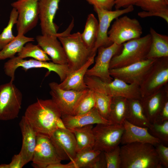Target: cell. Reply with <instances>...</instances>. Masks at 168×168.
<instances>
[{
	"instance_id": "7",
	"label": "cell",
	"mask_w": 168,
	"mask_h": 168,
	"mask_svg": "<svg viewBox=\"0 0 168 168\" xmlns=\"http://www.w3.org/2000/svg\"><path fill=\"white\" fill-rule=\"evenodd\" d=\"M168 82V57L156 59L139 85L141 97L160 90Z\"/></svg>"
},
{
	"instance_id": "40",
	"label": "cell",
	"mask_w": 168,
	"mask_h": 168,
	"mask_svg": "<svg viewBox=\"0 0 168 168\" xmlns=\"http://www.w3.org/2000/svg\"><path fill=\"white\" fill-rule=\"evenodd\" d=\"M94 7L101 9L112 10L114 5L115 0H86Z\"/></svg>"
},
{
	"instance_id": "10",
	"label": "cell",
	"mask_w": 168,
	"mask_h": 168,
	"mask_svg": "<svg viewBox=\"0 0 168 168\" xmlns=\"http://www.w3.org/2000/svg\"><path fill=\"white\" fill-rule=\"evenodd\" d=\"M124 130L123 125L96 124L93 128L94 137L93 149L101 152L113 150L120 143Z\"/></svg>"
},
{
	"instance_id": "30",
	"label": "cell",
	"mask_w": 168,
	"mask_h": 168,
	"mask_svg": "<svg viewBox=\"0 0 168 168\" xmlns=\"http://www.w3.org/2000/svg\"><path fill=\"white\" fill-rule=\"evenodd\" d=\"M98 30V20L93 14H89L87 18L84 30L83 32L81 33V35L84 43L93 51L97 39Z\"/></svg>"
},
{
	"instance_id": "17",
	"label": "cell",
	"mask_w": 168,
	"mask_h": 168,
	"mask_svg": "<svg viewBox=\"0 0 168 168\" xmlns=\"http://www.w3.org/2000/svg\"><path fill=\"white\" fill-rule=\"evenodd\" d=\"M50 137L63 160H72L77 153V143L73 134L68 128H58Z\"/></svg>"
},
{
	"instance_id": "32",
	"label": "cell",
	"mask_w": 168,
	"mask_h": 168,
	"mask_svg": "<svg viewBox=\"0 0 168 168\" xmlns=\"http://www.w3.org/2000/svg\"><path fill=\"white\" fill-rule=\"evenodd\" d=\"M17 56L22 59L31 57L42 61H48L51 60L48 55L38 44L35 45L29 42L26 43L17 53Z\"/></svg>"
},
{
	"instance_id": "16",
	"label": "cell",
	"mask_w": 168,
	"mask_h": 168,
	"mask_svg": "<svg viewBox=\"0 0 168 168\" xmlns=\"http://www.w3.org/2000/svg\"><path fill=\"white\" fill-rule=\"evenodd\" d=\"M156 59H146L125 67L110 69L113 78L120 79L129 84L139 85L145 75Z\"/></svg>"
},
{
	"instance_id": "41",
	"label": "cell",
	"mask_w": 168,
	"mask_h": 168,
	"mask_svg": "<svg viewBox=\"0 0 168 168\" xmlns=\"http://www.w3.org/2000/svg\"><path fill=\"white\" fill-rule=\"evenodd\" d=\"M138 15L141 18L156 16L160 17L164 19L168 23V11L166 12H147L143 11L139 12Z\"/></svg>"
},
{
	"instance_id": "38",
	"label": "cell",
	"mask_w": 168,
	"mask_h": 168,
	"mask_svg": "<svg viewBox=\"0 0 168 168\" xmlns=\"http://www.w3.org/2000/svg\"><path fill=\"white\" fill-rule=\"evenodd\" d=\"M120 151L119 145L111 151L104 152L107 168H120Z\"/></svg>"
},
{
	"instance_id": "14",
	"label": "cell",
	"mask_w": 168,
	"mask_h": 168,
	"mask_svg": "<svg viewBox=\"0 0 168 168\" xmlns=\"http://www.w3.org/2000/svg\"><path fill=\"white\" fill-rule=\"evenodd\" d=\"M122 47V44L113 43L108 46L99 47L95 64L87 70L85 75L96 77L105 82L111 81L113 78L109 72L110 61L112 57L120 52Z\"/></svg>"
},
{
	"instance_id": "34",
	"label": "cell",
	"mask_w": 168,
	"mask_h": 168,
	"mask_svg": "<svg viewBox=\"0 0 168 168\" xmlns=\"http://www.w3.org/2000/svg\"><path fill=\"white\" fill-rule=\"evenodd\" d=\"M94 91L95 107L103 118L108 120L112 97L101 93Z\"/></svg>"
},
{
	"instance_id": "42",
	"label": "cell",
	"mask_w": 168,
	"mask_h": 168,
	"mask_svg": "<svg viewBox=\"0 0 168 168\" xmlns=\"http://www.w3.org/2000/svg\"><path fill=\"white\" fill-rule=\"evenodd\" d=\"M168 120V98L164 102L156 122Z\"/></svg>"
},
{
	"instance_id": "18",
	"label": "cell",
	"mask_w": 168,
	"mask_h": 168,
	"mask_svg": "<svg viewBox=\"0 0 168 168\" xmlns=\"http://www.w3.org/2000/svg\"><path fill=\"white\" fill-rule=\"evenodd\" d=\"M60 0H39V18L42 35H55L58 28L54 22Z\"/></svg>"
},
{
	"instance_id": "6",
	"label": "cell",
	"mask_w": 168,
	"mask_h": 168,
	"mask_svg": "<svg viewBox=\"0 0 168 168\" xmlns=\"http://www.w3.org/2000/svg\"><path fill=\"white\" fill-rule=\"evenodd\" d=\"M19 67H21L25 71L32 68H44L49 72H55L60 78L61 82L63 81L70 73L68 65L60 64L53 62L42 61L31 59L26 60L21 58L17 56L9 59L4 65L5 74L11 78V81L15 79V73Z\"/></svg>"
},
{
	"instance_id": "3",
	"label": "cell",
	"mask_w": 168,
	"mask_h": 168,
	"mask_svg": "<svg viewBox=\"0 0 168 168\" xmlns=\"http://www.w3.org/2000/svg\"><path fill=\"white\" fill-rule=\"evenodd\" d=\"M73 26V19L65 30L56 34L64 49L70 72L80 68L96 54L84 43L80 32L71 34Z\"/></svg>"
},
{
	"instance_id": "21",
	"label": "cell",
	"mask_w": 168,
	"mask_h": 168,
	"mask_svg": "<svg viewBox=\"0 0 168 168\" xmlns=\"http://www.w3.org/2000/svg\"><path fill=\"white\" fill-rule=\"evenodd\" d=\"M168 98V84L157 91L141 98L144 113L151 124L156 121L163 103Z\"/></svg>"
},
{
	"instance_id": "9",
	"label": "cell",
	"mask_w": 168,
	"mask_h": 168,
	"mask_svg": "<svg viewBox=\"0 0 168 168\" xmlns=\"http://www.w3.org/2000/svg\"><path fill=\"white\" fill-rule=\"evenodd\" d=\"M142 34V27L139 21L126 15L116 18L108 32L110 41L118 45L139 38Z\"/></svg>"
},
{
	"instance_id": "29",
	"label": "cell",
	"mask_w": 168,
	"mask_h": 168,
	"mask_svg": "<svg viewBox=\"0 0 168 168\" xmlns=\"http://www.w3.org/2000/svg\"><path fill=\"white\" fill-rule=\"evenodd\" d=\"M34 38L24 35H17L15 38L0 50V60L11 58L20 51L27 43L34 41Z\"/></svg>"
},
{
	"instance_id": "39",
	"label": "cell",
	"mask_w": 168,
	"mask_h": 168,
	"mask_svg": "<svg viewBox=\"0 0 168 168\" xmlns=\"http://www.w3.org/2000/svg\"><path fill=\"white\" fill-rule=\"evenodd\" d=\"M156 151L160 164L165 168L168 167V147L160 142L155 146Z\"/></svg>"
},
{
	"instance_id": "22",
	"label": "cell",
	"mask_w": 168,
	"mask_h": 168,
	"mask_svg": "<svg viewBox=\"0 0 168 168\" xmlns=\"http://www.w3.org/2000/svg\"><path fill=\"white\" fill-rule=\"evenodd\" d=\"M19 125L22 138L19 153L26 165L32 160L36 145L37 134L24 116H22Z\"/></svg>"
},
{
	"instance_id": "4",
	"label": "cell",
	"mask_w": 168,
	"mask_h": 168,
	"mask_svg": "<svg viewBox=\"0 0 168 168\" xmlns=\"http://www.w3.org/2000/svg\"><path fill=\"white\" fill-rule=\"evenodd\" d=\"M84 81L88 88L112 97H121L140 100L139 85L128 84L116 78L109 82H104L98 77L85 75Z\"/></svg>"
},
{
	"instance_id": "33",
	"label": "cell",
	"mask_w": 168,
	"mask_h": 168,
	"mask_svg": "<svg viewBox=\"0 0 168 168\" xmlns=\"http://www.w3.org/2000/svg\"><path fill=\"white\" fill-rule=\"evenodd\" d=\"M18 13L16 10L13 8L11 10L9 20L7 26L0 33V50L15 37L12 33V29L17 23Z\"/></svg>"
},
{
	"instance_id": "43",
	"label": "cell",
	"mask_w": 168,
	"mask_h": 168,
	"mask_svg": "<svg viewBox=\"0 0 168 168\" xmlns=\"http://www.w3.org/2000/svg\"><path fill=\"white\" fill-rule=\"evenodd\" d=\"M25 165L20 153L15 155L9 164V168H21Z\"/></svg>"
},
{
	"instance_id": "27",
	"label": "cell",
	"mask_w": 168,
	"mask_h": 168,
	"mask_svg": "<svg viewBox=\"0 0 168 168\" xmlns=\"http://www.w3.org/2000/svg\"><path fill=\"white\" fill-rule=\"evenodd\" d=\"M128 110V99L121 97H112L108 120L112 124L123 125L127 118Z\"/></svg>"
},
{
	"instance_id": "11",
	"label": "cell",
	"mask_w": 168,
	"mask_h": 168,
	"mask_svg": "<svg viewBox=\"0 0 168 168\" xmlns=\"http://www.w3.org/2000/svg\"><path fill=\"white\" fill-rule=\"evenodd\" d=\"M39 0H18L11 4L17 12V35H25L37 25Z\"/></svg>"
},
{
	"instance_id": "31",
	"label": "cell",
	"mask_w": 168,
	"mask_h": 168,
	"mask_svg": "<svg viewBox=\"0 0 168 168\" xmlns=\"http://www.w3.org/2000/svg\"><path fill=\"white\" fill-rule=\"evenodd\" d=\"M101 151L93 149L85 150L77 152L72 161L75 168H93Z\"/></svg>"
},
{
	"instance_id": "8",
	"label": "cell",
	"mask_w": 168,
	"mask_h": 168,
	"mask_svg": "<svg viewBox=\"0 0 168 168\" xmlns=\"http://www.w3.org/2000/svg\"><path fill=\"white\" fill-rule=\"evenodd\" d=\"M13 82L0 85V120L17 118L21 109L22 94Z\"/></svg>"
},
{
	"instance_id": "5",
	"label": "cell",
	"mask_w": 168,
	"mask_h": 168,
	"mask_svg": "<svg viewBox=\"0 0 168 168\" xmlns=\"http://www.w3.org/2000/svg\"><path fill=\"white\" fill-rule=\"evenodd\" d=\"M151 40L149 34L123 43L120 52L112 58L110 69L125 67L146 59Z\"/></svg>"
},
{
	"instance_id": "1",
	"label": "cell",
	"mask_w": 168,
	"mask_h": 168,
	"mask_svg": "<svg viewBox=\"0 0 168 168\" xmlns=\"http://www.w3.org/2000/svg\"><path fill=\"white\" fill-rule=\"evenodd\" d=\"M24 116L37 134L50 137L58 128L62 114L52 99H38L27 107Z\"/></svg>"
},
{
	"instance_id": "28",
	"label": "cell",
	"mask_w": 168,
	"mask_h": 168,
	"mask_svg": "<svg viewBox=\"0 0 168 168\" xmlns=\"http://www.w3.org/2000/svg\"><path fill=\"white\" fill-rule=\"evenodd\" d=\"M93 128V125H89L69 129L75 138L77 153L85 150L93 148L94 137Z\"/></svg>"
},
{
	"instance_id": "2",
	"label": "cell",
	"mask_w": 168,
	"mask_h": 168,
	"mask_svg": "<svg viewBox=\"0 0 168 168\" xmlns=\"http://www.w3.org/2000/svg\"><path fill=\"white\" fill-rule=\"evenodd\" d=\"M120 168H161L154 146L133 142L120 147Z\"/></svg>"
},
{
	"instance_id": "44",
	"label": "cell",
	"mask_w": 168,
	"mask_h": 168,
	"mask_svg": "<svg viewBox=\"0 0 168 168\" xmlns=\"http://www.w3.org/2000/svg\"><path fill=\"white\" fill-rule=\"evenodd\" d=\"M138 0H115L114 7L115 9L122 7L126 8L131 5H135Z\"/></svg>"
},
{
	"instance_id": "37",
	"label": "cell",
	"mask_w": 168,
	"mask_h": 168,
	"mask_svg": "<svg viewBox=\"0 0 168 168\" xmlns=\"http://www.w3.org/2000/svg\"><path fill=\"white\" fill-rule=\"evenodd\" d=\"M135 5L145 11H168V2L166 0H138Z\"/></svg>"
},
{
	"instance_id": "47",
	"label": "cell",
	"mask_w": 168,
	"mask_h": 168,
	"mask_svg": "<svg viewBox=\"0 0 168 168\" xmlns=\"http://www.w3.org/2000/svg\"><path fill=\"white\" fill-rule=\"evenodd\" d=\"M167 2H168V0H166Z\"/></svg>"
},
{
	"instance_id": "35",
	"label": "cell",
	"mask_w": 168,
	"mask_h": 168,
	"mask_svg": "<svg viewBox=\"0 0 168 168\" xmlns=\"http://www.w3.org/2000/svg\"><path fill=\"white\" fill-rule=\"evenodd\" d=\"M94 91L88 89L76 107L73 115H79L86 113L95 107Z\"/></svg>"
},
{
	"instance_id": "20",
	"label": "cell",
	"mask_w": 168,
	"mask_h": 168,
	"mask_svg": "<svg viewBox=\"0 0 168 168\" xmlns=\"http://www.w3.org/2000/svg\"><path fill=\"white\" fill-rule=\"evenodd\" d=\"M123 125L124 130L120 142L122 145L138 142L148 143L155 146L161 142L150 133L148 128L133 125L126 119Z\"/></svg>"
},
{
	"instance_id": "45",
	"label": "cell",
	"mask_w": 168,
	"mask_h": 168,
	"mask_svg": "<svg viewBox=\"0 0 168 168\" xmlns=\"http://www.w3.org/2000/svg\"><path fill=\"white\" fill-rule=\"evenodd\" d=\"M47 168H75L73 162L70 161L65 164H61V162L53 164L48 166Z\"/></svg>"
},
{
	"instance_id": "19",
	"label": "cell",
	"mask_w": 168,
	"mask_h": 168,
	"mask_svg": "<svg viewBox=\"0 0 168 168\" xmlns=\"http://www.w3.org/2000/svg\"><path fill=\"white\" fill-rule=\"evenodd\" d=\"M35 39L37 44L49 56L52 62L68 65L64 49L56 34L38 35Z\"/></svg>"
},
{
	"instance_id": "12",
	"label": "cell",
	"mask_w": 168,
	"mask_h": 168,
	"mask_svg": "<svg viewBox=\"0 0 168 168\" xmlns=\"http://www.w3.org/2000/svg\"><path fill=\"white\" fill-rule=\"evenodd\" d=\"M63 161L49 136L37 134L36 143L32 161L36 168H47L49 165Z\"/></svg>"
},
{
	"instance_id": "26",
	"label": "cell",
	"mask_w": 168,
	"mask_h": 168,
	"mask_svg": "<svg viewBox=\"0 0 168 168\" xmlns=\"http://www.w3.org/2000/svg\"><path fill=\"white\" fill-rule=\"evenodd\" d=\"M128 110L126 120L140 127L149 128L151 123L144 113L140 100L128 99Z\"/></svg>"
},
{
	"instance_id": "24",
	"label": "cell",
	"mask_w": 168,
	"mask_h": 168,
	"mask_svg": "<svg viewBox=\"0 0 168 168\" xmlns=\"http://www.w3.org/2000/svg\"><path fill=\"white\" fill-rule=\"evenodd\" d=\"M96 55L92 56L80 68L70 72L63 81L58 84L59 87L64 90L78 91L88 89L85 83L84 78L89 67L94 63Z\"/></svg>"
},
{
	"instance_id": "46",
	"label": "cell",
	"mask_w": 168,
	"mask_h": 168,
	"mask_svg": "<svg viewBox=\"0 0 168 168\" xmlns=\"http://www.w3.org/2000/svg\"><path fill=\"white\" fill-rule=\"evenodd\" d=\"M0 168H9V164H0Z\"/></svg>"
},
{
	"instance_id": "15",
	"label": "cell",
	"mask_w": 168,
	"mask_h": 168,
	"mask_svg": "<svg viewBox=\"0 0 168 168\" xmlns=\"http://www.w3.org/2000/svg\"><path fill=\"white\" fill-rule=\"evenodd\" d=\"M134 9L133 5H131L122 9L107 10L94 7L98 19V30L97 39L93 49L96 53L98 49L102 46L107 47L111 44L108 35V30L112 21L116 18L126 13L132 12Z\"/></svg>"
},
{
	"instance_id": "13",
	"label": "cell",
	"mask_w": 168,
	"mask_h": 168,
	"mask_svg": "<svg viewBox=\"0 0 168 168\" xmlns=\"http://www.w3.org/2000/svg\"><path fill=\"white\" fill-rule=\"evenodd\" d=\"M49 85L51 99L60 110L62 116L73 115L76 107L88 89L78 91L61 89L58 84L54 82Z\"/></svg>"
},
{
	"instance_id": "25",
	"label": "cell",
	"mask_w": 168,
	"mask_h": 168,
	"mask_svg": "<svg viewBox=\"0 0 168 168\" xmlns=\"http://www.w3.org/2000/svg\"><path fill=\"white\" fill-rule=\"evenodd\" d=\"M151 43L146 59H156L168 57V36L158 33L152 27L150 29Z\"/></svg>"
},
{
	"instance_id": "36",
	"label": "cell",
	"mask_w": 168,
	"mask_h": 168,
	"mask_svg": "<svg viewBox=\"0 0 168 168\" xmlns=\"http://www.w3.org/2000/svg\"><path fill=\"white\" fill-rule=\"evenodd\" d=\"M148 130L150 133L161 142L167 146L168 144V120L155 122L151 124Z\"/></svg>"
},
{
	"instance_id": "23",
	"label": "cell",
	"mask_w": 168,
	"mask_h": 168,
	"mask_svg": "<svg viewBox=\"0 0 168 168\" xmlns=\"http://www.w3.org/2000/svg\"><path fill=\"white\" fill-rule=\"evenodd\" d=\"M61 119L65 127L68 129L89 125L111 124L103 118L95 107L89 111L79 115H65Z\"/></svg>"
}]
</instances>
